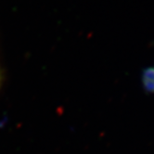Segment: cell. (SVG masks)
Returning <instances> with one entry per match:
<instances>
[{
  "label": "cell",
  "mask_w": 154,
  "mask_h": 154,
  "mask_svg": "<svg viewBox=\"0 0 154 154\" xmlns=\"http://www.w3.org/2000/svg\"><path fill=\"white\" fill-rule=\"evenodd\" d=\"M141 83L147 93H154V66L148 67L142 72Z\"/></svg>",
  "instance_id": "obj_1"
}]
</instances>
